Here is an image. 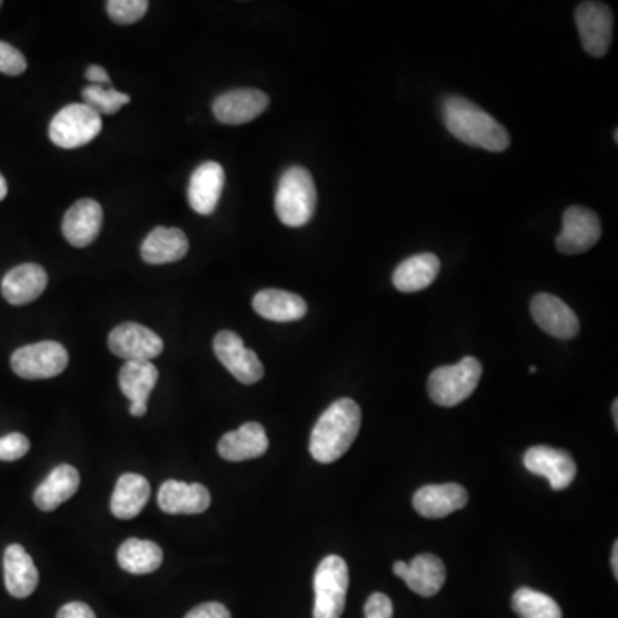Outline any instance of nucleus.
I'll list each match as a JSON object with an SVG mask.
<instances>
[{"mask_svg":"<svg viewBox=\"0 0 618 618\" xmlns=\"http://www.w3.org/2000/svg\"><path fill=\"white\" fill-rule=\"evenodd\" d=\"M213 351L219 361L226 366L227 371L241 383L253 385L263 378L265 368L257 352L245 346L238 333L229 330L217 333Z\"/></svg>","mask_w":618,"mask_h":618,"instance_id":"obj_8","label":"nucleus"},{"mask_svg":"<svg viewBox=\"0 0 618 618\" xmlns=\"http://www.w3.org/2000/svg\"><path fill=\"white\" fill-rule=\"evenodd\" d=\"M57 618H97L94 617L93 610L88 607L87 604H81V601H72V604L64 605V607L59 610Z\"/></svg>","mask_w":618,"mask_h":618,"instance_id":"obj_37","label":"nucleus"},{"mask_svg":"<svg viewBox=\"0 0 618 618\" xmlns=\"http://www.w3.org/2000/svg\"><path fill=\"white\" fill-rule=\"evenodd\" d=\"M468 504V491L457 482L446 485H428L419 488L412 498V506L419 516L427 519H441L457 510L464 509Z\"/></svg>","mask_w":618,"mask_h":618,"instance_id":"obj_17","label":"nucleus"},{"mask_svg":"<svg viewBox=\"0 0 618 618\" xmlns=\"http://www.w3.org/2000/svg\"><path fill=\"white\" fill-rule=\"evenodd\" d=\"M441 112L450 134L462 143L488 151H506L509 148L507 129L471 100L449 97L443 102Z\"/></svg>","mask_w":618,"mask_h":618,"instance_id":"obj_2","label":"nucleus"},{"mask_svg":"<svg viewBox=\"0 0 618 618\" xmlns=\"http://www.w3.org/2000/svg\"><path fill=\"white\" fill-rule=\"evenodd\" d=\"M102 118L84 103H71L56 113L49 126L52 143L66 150L84 147L99 137Z\"/></svg>","mask_w":618,"mask_h":618,"instance_id":"obj_6","label":"nucleus"},{"mask_svg":"<svg viewBox=\"0 0 618 618\" xmlns=\"http://www.w3.org/2000/svg\"><path fill=\"white\" fill-rule=\"evenodd\" d=\"M361 428V409L352 399H339L320 416L311 438L309 453L317 462L332 464L351 449Z\"/></svg>","mask_w":618,"mask_h":618,"instance_id":"obj_1","label":"nucleus"},{"mask_svg":"<svg viewBox=\"0 0 618 618\" xmlns=\"http://www.w3.org/2000/svg\"><path fill=\"white\" fill-rule=\"evenodd\" d=\"M525 466L532 475L547 478L555 491H562L576 479V462L566 450L554 447H531L525 453Z\"/></svg>","mask_w":618,"mask_h":618,"instance_id":"obj_12","label":"nucleus"},{"mask_svg":"<svg viewBox=\"0 0 618 618\" xmlns=\"http://www.w3.org/2000/svg\"><path fill=\"white\" fill-rule=\"evenodd\" d=\"M68 365L69 355L66 347L53 340L21 347L11 358L12 371L24 380L59 377Z\"/></svg>","mask_w":618,"mask_h":618,"instance_id":"obj_7","label":"nucleus"},{"mask_svg":"<svg viewBox=\"0 0 618 618\" xmlns=\"http://www.w3.org/2000/svg\"><path fill=\"white\" fill-rule=\"evenodd\" d=\"M600 238L601 222L595 211L585 207H570L564 213L562 232L555 245L564 255H581Z\"/></svg>","mask_w":618,"mask_h":618,"instance_id":"obj_11","label":"nucleus"},{"mask_svg":"<svg viewBox=\"0 0 618 618\" xmlns=\"http://www.w3.org/2000/svg\"><path fill=\"white\" fill-rule=\"evenodd\" d=\"M80 472L69 464L57 466L49 478L34 490L33 500L38 509L43 512H52L62 506L80 488Z\"/></svg>","mask_w":618,"mask_h":618,"instance_id":"obj_25","label":"nucleus"},{"mask_svg":"<svg viewBox=\"0 0 618 618\" xmlns=\"http://www.w3.org/2000/svg\"><path fill=\"white\" fill-rule=\"evenodd\" d=\"M611 569H614L615 579L618 577V544L615 541L614 551H611Z\"/></svg>","mask_w":618,"mask_h":618,"instance_id":"obj_39","label":"nucleus"},{"mask_svg":"<svg viewBox=\"0 0 618 618\" xmlns=\"http://www.w3.org/2000/svg\"><path fill=\"white\" fill-rule=\"evenodd\" d=\"M440 267V260L435 255H415L396 268L392 277L393 286L400 292L422 291L435 282Z\"/></svg>","mask_w":618,"mask_h":618,"instance_id":"obj_28","label":"nucleus"},{"mask_svg":"<svg viewBox=\"0 0 618 618\" xmlns=\"http://www.w3.org/2000/svg\"><path fill=\"white\" fill-rule=\"evenodd\" d=\"M611 411H614L615 427H618V400H614Z\"/></svg>","mask_w":618,"mask_h":618,"instance_id":"obj_41","label":"nucleus"},{"mask_svg":"<svg viewBox=\"0 0 618 618\" xmlns=\"http://www.w3.org/2000/svg\"><path fill=\"white\" fill-rule=\"evenodd\" d=\"M151 487L147 478L126 472L119 478L110 500V510L118 519H134L150 500Z\"/></svg>","mask_w":618,"mask_h":618,"instance_id":"obj_27","label":"nucleus"},{"mask_svg":"<svg viewBox=\"0 0 618 618\" xmlns=\"http://www.w3.org/2000/svg\"><path fill=\"white\" fill-rule=\"evenodd\" d=\"M186 618H232L230 611L223 607L222 604L210 601V604L200 605V607L192 608Z\"/></svg>","mask_w":618,"mask_h":618,"instance_id":"obj_36","label":"nucleus"},{"mask_svg":"<svg viewBox=\"0 0 618 618\" xmlns=\"http://www.w3.org/2000/svg\"><path fill=\"white\" fill-rule=\"evenodd\" d=\"M30 450V440L23 433H9L0 438V460L12 462L23 459Z\"/></svg>","mask_w":618,"mask_h":618,"instance_id":"obj_33","label":"nucleus"},{"mask_svg":"<svg viewBox=\"0 0 618 618\" xmlns=\"http://www.w3.org/2000/svg\"><path fill=\"white\" fill-rule=\"evenodd\" d=\"M315 618H340L346 608L349 569L339 555H328L315 572Z\"/></svg>","mask_w":618,"mask_h":618,"instance_id":"obj_5","label":"nucleus"},{"mask_svg":"<svg viewBox=\"0 0 618 618\" xmlns=\"http://www.w3.org/2000/svg\"><path fill=\"white\" fill-rule=\"evenodd\" d=\"M8 197V182H6L4 176L0 173V201Z\"/></svg>","mask_w":618,"mask_h":618,"instance_id":"obj_40","label":"nucleus"},{"mask_svg":"<svg viewBox=\"0 0 618 618\" xmlns=\"http://www.w3.org/2000/svg\"><path fill=\"white\" fill-rule=\"evenodd\" d=\"M118 562L126 572L144 576V574L160 569L163 562V551L153 541L131 538L119 548Z\"/></svg>","mask_w":618,"mask_h":618,"instance_id":"obj_29","label":"nucleus"},{"mask_svg":"<svg viewBox=\"0 0 618 618\" xmlns=\"http://www.w3.org/2000/svg\"><path fill=\"white\" fill-rule=\"evenodd\" d=\"M49 283L46 268L27 263L12 268L2 280V295L6 301L14 306L28 305L40 298Z\"/></svg>","mask_w":618,"mask_h":618,"instance_id":"obj_22","label":"nucleus"},{"mask_svg":"<svg viewBox=\"0 0 618 618\" xmlns=\"http://www.w3.org/2000/svg\"><path fill=\"white\" fill-rule=\"evenodd\" d=\"M0 8H2V2H0Z\"/></svg>","mask_w":618,"mask_h":618,"instance_id":"obj_42","label":"nucleus"},{"mask_svg":"<svg viewBox=\"0 0 618 618\" xmlns=\"http://www.w3.org/2000/svg\"><path fill=\"white\" fill-rule=\"evenodd\" d=\"M226 185L223 167L217 162H205L192 172L188 198L192 210L200 216H211L222 197Z\"/></svg>","mask_w":618,"mask_h":618,"instance_id":"obj_20","label":"nucleus"},{"mask_svg":"<svg viewBox=\"0 0 618 618\" xmlns=\"http://www.w3.org/2000/svg\"><path fill=\"white\" fill-rule=\"evenodd\" d=\"M270 106L268 94L255 88L227 91L213 102L217 121L227 126L246 124L260 118Z\"/></svg>","mask_w":618,"mask_h":618,"instance_id":"obj_13","label":"nucleus"},{"mask_svg":"<svg viewBox=\"0 0 618 618\" xmlns=\"http://www.w3.org/2000/svg\"><path fill=\"white\" fill-rule=\"evenodd\" d=\"M110 351L126 361H153L163 351V340L140 323H121L109 336Z\"/></svg>","mask_w":618,"mask_h":618,"instance_id":"obj_10","label":"nucleus"},{"mask_svg":"<svg viewBox=\"0 0 618 618\" xmlns=\"http://www.w3.org/2000/svg\"><path fill=\"white\" fill-rule=\"evenodd\" d=\"M531 315L541 330L557 339H574L581 327L579 318L576 317L572 309L562 299L547 295V292H541L532 298Z\"/></svg>","mask_w":618,"mask_h":618,"instance_id":"obj_15","label":"nucleus"},{"mask_svg":"<svg viewBox=\"0 0 618 618\" xmlns=\"http://www.w3.org/2000/svg\"><path fill=\"white\" fill-rule=\"evenodd\" d=\"M148 6L147 0H110L107 11L116 23L132 24L147 14Z\"/></svg>","mask_w":618,"mask_h":618,"instance_id":"obj_32","label":"nucleus"},{"mask_svg":"<svg viewBox=\"0 0 618 618\" xmlns=\"http://www.w3.org/2000/svg\"><path fill=\"white\" fill-rule=\"evenodd\" d=\"M102 222L103 210L100 203L91 198H84V200L76 201L66 211L64 220H62V235L69 245L84 248L99 238Z\"/></svg>","mask_w":618,"mask_h":618,"instance_id":"obj_16","label":"nucleus"},{"mask_svg":"<svg viewBox=\"0 0 618 618\" xmlns=\"http://www.w3.org/2000/svg\"><path fill=\"white\" fill-rule=\"evenodd\" d=\"M366 618H392L393 605L389 596L373 592L365 605Z\"/></svg>","mask_w":618,"mask_h":618,"instance_id":"obj_35","label":"nucleus"},{"mask_svg":"<svg viewBox=\"0 0 618 618\" xmlns=\"http://www.w3.org/2000/svg\"><path fill=\"white\" fill-rule=\"evenodd\" d=\"M189 241L176 227H154L141 245V258L150 265L173 263L188 253Z\"/></svg>","mask_w":618,"mask_h":618,"instance_id":"obj_23","label":"nucleus"},{"mask_svg":"<svg viewBox=\"0 0 618 618\" xmlns=\"http://www.w3.org/2000/svg\"><path fill=\"white\" fill-rule=\"evenodd\" d=\"M482 366L468 356L452 366H440L428 380L431 400L441 408H453L471 397L481 380Z\"/></svg>","mask_w":618,"mask_h":618,"instance_id":"obj_4","label":"nucleus"},{"mask_svg":"<svg viewBox=\"0 0 618 618\" xmlns=\"http://www.w3.org/2000/svg\"><path fill=\"white\" fill-rule=\"evenodd\" d=\"M582 47L592 57H604L614 38V14L604 2H582L576 9Z\"/></svg>","mask_w":618,"mask_h":618,"instance_id":"obj_9","label":"nucleus"},{"mask_svg":"<svg viewBox=\"0 0 618 618\" xmlns=\"http://www.w3.org/2000/svg\"><path fill=\"white\" fill-rule=\"evenodd\" d=\"M268 446L270 441L260 422H246L238 430L229 431L220 438L219 453L229 462H242L265 456Z\"/></svg>","mask_w":618,"mask_h":618,"instance_id":"obj_21","label":"nucleus"},{"mask_svg":"<svg viewBox=\"0 0 618 618\" xmlns=\"http://www.w3.org/2000/svg\"><path fill=\"white\" fill-rule=\"evenodd\" d=\"M253 308L265 320L277 323L298 321L308 313V305L301 296L280 289H265L253 298Z\"/></svg>","mask_w":618,"mask_h":618,"instance_id":"obj_26","label":"nucleus"},{"mask_svg":"<svg viewBox=\"0 0 618 618\" xmlns=\"http://www.w3.org/2000/svg\"><path fill=\"white\" fill-rule=\"evenodd\" d=\"M512 608L519 618H562L557 601L535 589H517L512 596Z\"/></svg>","mask_w":618,"mask_h":618,"instance_id":"obj_30","label":"nucleus"},{"mask_svg":"<svg viewBox=\"0 0 618 618\" xmlns=\"http://www.w3.org/2000/svg\"><path fill=\"white\" fill-rule=\"evenodd\" d=\"M393 572L399 576L409 589L416 595L431 598L446 585L447 570L440 558L435 555L425 554L412 558V562L393 564Z\"/></svg>","mask_w":618,"mask_h":618,"instance_id":"obj_14","label":"nucleus"},{"mask_svg":"<svg viewBox=\"0 0 618 618\" xmlns=\"http://www.w3.org/2000/svg\"><path fill=\"white\" fill-rule=\"evenodd\" d=\"M28 62L23 53L9 43L0 42V72L8 76H19L27 71Z\"/></svg>","mask_w":618,"mask_h":618,"instance_id":"obj_34","label":"nucleus"},{"mask_svg":"<svg viewBox=\"0 0 618 618\" xmlns=\"http://www.w3.org/2000/svg\"><path fill=\"white\" fill-rule=\"evenodd\" d=\"M81 94H83L84 106L93 109L100 118L102 116H113L131 102V97L128 93H121L113 88H103L100 84H91V87L84 88Z\"/></svg>","mask_w":618,"mask_h":618,"instance_id":"obj_31","label":"nucleus"},{"mask_svg":"<svg viewBox=\"0 0 618 618\" xmlns=\"http://www.w3.org/2000/svg\"><path fill=\"white\" fill-rule=\"evenodd\" d=\"M317 200L313 176L305 167H291L282 173L277 188L276 211L283 226H306L313 219Z\"/></svg>","mask_w":618,"mask_h":618,"instance_id":"obj_3","label":"nucleus"},{"mask_svg":"<svg viewBox=\"0 0 618 618\" xmlns=\"http://www.w3.org/2000/svg\"><path fill=\"white\" fill-rule=\"evenodd\" d=\"M159 380V370L151 361H126L119 373V387L131 400L129 412L137 418L147 415L148 399Z\"/></svg>","mask_w":618,"mask_h":618,"instance_id":"obj_19","label":"nucleus"},{"mask_svg":"<svg viewBox=\"0 0 618 618\" xmlns=\"http://www.w3.org/2000/svg\"><path fill=\"white\" fill-rule=\"evenodd\" d=\"M211 495L200 482H185L169 479L159 490V507L172 516H195L210 507Z\"/></svg>","mask_w":618,"mask_h":618,"instance_id":"obj_18","label":"nucleus"},{"mask_svg":"<svg viewBox=\"0 0 618 618\" xmlns=\"http://www.w3.org/2000/svg\"><path fill=\"white\" fill-rule=\"evenodd\" d=\"M87 80L93 84H100V87L110 83L109 72L102 66H90L87 71Z\"/></svg>","mask_w":618,"mask_h":618,"instance_id":"obj_38","label":"nucleus"},{"mask_svg":"<svg viewBox=\"0 0 618 618\" xmlns=\"http://www.w3.org/2000/svg\"><path fill=\"white\" fill-rule=\"evenodd\" d=\"M4 581L9 595L23 600L38 586V570L33 558L21 545H9L4 554Z\"/></svg>","mask_w":618,"mask_h":618,"instance_id":"obj_24","label":"nucleus"}]
</instances>
